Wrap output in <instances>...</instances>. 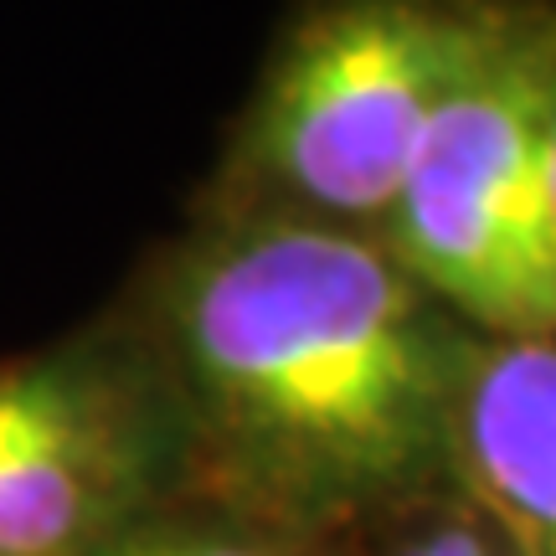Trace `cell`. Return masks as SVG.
Listing matches in <instances>:
<instances>
[{"label": "cell", "mask_w": 556, "mask_h": 556, "mask_svg": "<svg viewBox=\"0 0 556 556\" xmlns=\"http://www.w3.org/2000/svg\"><path fill=\"white\" fill-rule=\"evenodd\" d=\"M397 248L458 309L536 340L556 309V197H495L407 180L392 201Z\"/></svg>", "instance_id": "3"}, {"label": "cell", "mask_w": 556, "mask_h": 556, "mask_svg": "<svg viewBox=\"0 0 556 556\" xmlns=\"http://www.w3.org/2000/svg\"><path fill=\"white\" fill-rule=\"evenodd\" d=\"M186 336L222 407L283 454L381 475L428 443L438 371L413 294L366 242L268 232L191 289Z\"/></svg>", "instance_id": "1"}, {"label": "cell", "mask_w": 556, "mask_h": 556, "mask_svg": "<svg viewBox=\"0 0 556 556\" xmlns=\"http://www.w3.org/2000/svg\"><path fill=\"white\" fill-rule=\"evenodd\" d=\"M124 556H258V552H242V546H206V541H186V546H139V552Z\"/></svg>", "instance_id": "7"}, {"label": "cell", "mask_w": 556, "mask_h": 556, "mask_svg": "<svg viewBox=\"0 0 556 556\" xmlns=\"http://www.w3.org/2000/svg\"><path fill=\"white\" fill-rule=\"evenodd\" d=\"M526 16L510 0H325L263 103L274 165L340 212L392 206L443 99Z\"/></svg>", "instance_id": "2"}, {"label": "cell", "mask_w": 556, "mask_h": 556, "mask_svg": "<svg viewBox=\"0 0 556 556\" xmlns=\"http://www.w3.org/2000/svg\"><path fill=\"white\" fill-rule=\"evenodd\" d=\"M407 556H490V552H484L469 531H443V536L422 541V546H417V552H407Z\"/></svg>", "instance_id": "6"}, {"label": "cell", "mask_w": 556, "mask_h": 556, "mask_svg": "<svg viewBox=\"0 0 556 556\" xmlns=\"http://www.w3.org/2000/svg\"><path fill=\"white\" fill-rule=\"evenodd\" d=\"M78 428L52 381H0V556H52L78 531Z\"/></svg>", "instance_id": "5"}, {"label": "cell", "mask_w": 556, "mask_h": 556, "mask_svg": "<svg viewBox=\"0 0 556 556\" xmlns=\"http://www.w3.org/2000/svg\"><path fill=\"white\" fill-rule=\"evenodd\" d=\"M469 469L484 505L526 556H552L556 536V356L516 340L469 392Z\"/></svg>", "instance_id": "4"}]
</instances>
